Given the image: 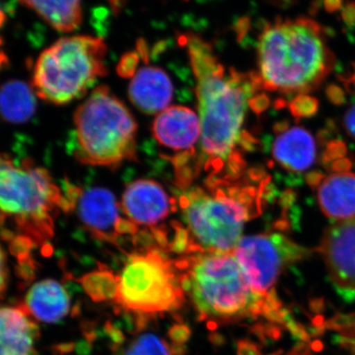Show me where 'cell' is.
Here are the masks:
<instances>
[{"instance_id": "cell-1", "label": "cell", "mask_w": 355, "mask_h": 355, "mask_svg": "<svg viewBox=\"0 0 355 355\" xmlns=\"http://www.w3.org/2000/svg\"><path fill=\"white\" fill-rule=\"evenodd\" d=\"M183 41L196 78L202 130L198 171L207 172V179L235 181L246 165L243 153L253 144L243 128L260 79L256 72L226 69L211 44L196 35L187 34Z\"/></svg>"}, {"instance_id": "cell-2", "label": "cell", "mask_w": 355, "mask_h": 355, "mask_svg": "<svg viewBox=\"0 0 355 355\" xmlns=\"http://www.w3.org/2000/svg\"><path fill=\"white\" fill-rule=\"evenodd\" d=\"M335 64L326 33L309 18L268 23L258 44V76L261 88L284 95L315 90Z\"/></svg>"}, {"instance_id": "cell-3", "label": "cell", "mask_w": 355, "mask_h": 355, "mask_svg": "<svg viewBox=\"0 0 355 355\" xmlns=\"http://www.w3.org/2000/svg\"><path fill=\"white\" fill-rule=\"evenodd\" d=\"M263 183L245 178L235 181L205 179L202 186L184 189L179 198L186 252L230 254L242 238L245 223L261 214Z\"/></svg>"}, {"instance_id": "cell-4", "label": "cell", "mask_w": 355, "mask_h": 355, "mask_svg": "<svg viewBox=\"0 0 355 355\" xmlns=\"http://www.w3.org/2000/svg\"><path fill=\"white\" fill-rule=\"evenodd\" d=\"M60 209L67 211V200L46 169L0 153V227L18 248L51 239Z\"/></svg>"}, {"instance_id": "cell-5", "label": "cell", "mask_w": 355, "mask_h": 355, "mask_svg": "<svg viewBox=\"0 0 355 355\" xmlns=\"http://www.w3.org/2000/svg\"><path fill=\"white\" fill-rule=\"evenodd\" d=\"M176 263L200 321L228 323L260 312L261 296L232 253L191 254Z\"/></svg>"}, {"instance_id": "cell-6", "label": "cell", "mask_w": 355, "mask_h": 355, "mask_svg": "<svg viewBox=\"0 0 355 355\" xmlns=\"http://www.w3.org/2000/svg\"><path fill=\"white\" fill-rule=\"evenodd\" d=\"M74 157L89 166L114 169L137 157V123L107 86L94 89L74 114Z\"/></svg>"}, {"instance_id": "cell-7", "label": "cell", "mask_w": 355, "mask_h": 355, "mask_svg": "<svg viewBox=\"0 0 355 355\" xmlns=\"http://www.w3.org/2000/svg\"><path fill=\"white\" fill-rule=\"evenodd\" d=\"M107 46L102 39L73 36L55 42L40 55L33 74L34 91L44 101L64 105L79 99L106 76Z\"/></svg>"}, {"instance_id": "cell-8", "label": "cell", "mask_w": 355, "mask_h": 355, "mask_svg": "<svg viewBox=\"0 0 355 355\" xmlns=\"http://www.w3.org/2000/svg\"><path fill=\"white\" fill-rule=\"evenodd\" d=\"M186 300L176 261L158 250L128 257L120 277L116 302L137 316H155L180 309Z\"/></svg>"}, {"instance_id": "cell-9", "label": "cell", "mask_w": 355, "mask_h": 355, "mask_svg": "<svg viewBox=\"0 0 355 355\" xmlns=\"http://www.w3.org/2000/svg\"><path fill=\"white\" fill-rule=\"evenodd\" d=\"M232 254L254 293L263 297L282 272L305 259L309 250L279 233H266L242 237Z\"/></svg>"}, {"instance_id": "cell-10", "label": "cell", "mask_w": 355, "mask_h": 355, "mask_svg": "<svg viewBox=\"0 0 355 355\" xmlns=\"http://www.w3.org/2000/svg\"><path fill=\"white\" fill-rule=\"evenodd\" d=\"M153 132L159 144L179 153L173 160L176 183L195 179L198 174L193 160L202 135L198 114L188 107L170 106L156 116Z\"/></svg>"}, {"instance_id": "cell-11", "label": "cell", "mask_w": 355, "mask_h": 355, "mask_svg": "<svg viewBox=\"0 0 355 355\" xmlns=\"http://www.w3.org/2000/svg\"><path fill=\"white\" fill-rule=\"evenodd\" d=\"M67 212L76 210L81 223L102 241L118 244L123 235H135L137 225L121 216V207L112 191L103 188L87 190L71 187L65 191Z\"/></svg>"}, {"instance_id": "cell-12", "label": "cell", "mask_w": 355, "mask_h": 355, "mask_svg": "<svg viewBox=\"0 0 355 355\" xmlns=\"http://www.w3.org/2000/svg\"><path fill=\"white\" fill-rule=\"evenodd\" d=\"M321 251L336 291L355 297V218L331 224L324 231Z\"/></svg>"}, {"instance_id": "cell-13", "label": "cell", "mask_w": 355, "mask_h": 355, "mask_svg": "<svg viewBox=\"0 0 355 355\" xmlns=\"http://www.w3.org/2000/svg\"><path fill=\"white\" fill-rule=\"evenodd\" d=\"M121 210L132 223L155 229L175 209V202L162 186L153 180L128 184L121 198Z\"/></svg>"}, {"instance_id": "cell-14", "label": "cell", "mask_w": 355, "mask_h": 355, "mask_svg": "<svg viewBox=\"0 0 355 355\" xmlns=\"http://www.w3.org/2000/svg\"><path fill=\"white\" fill-rule=\"evenodd\" d=\"M173 95L171 78L156 67H144L135 71L128 86L130 101L146 114H159L169 108Z\"/></svg>"}, {"instance_id": "cell-15", "label": "cell", "mask_w": 355, "mask_h": 355, "mask_svg": "<svg viewBox=\"0 0 355 355\" xmlns=\"http://www.w3.org/2000/svg\"><path fill=\"white\" fill-rule=\"evenodd\" d=\"M39 331L25 307L0 306V355H36Z\"/></svg>"}, {"instance_id": "cell-16", "label": "cell", "mask_w": 355, "mask_h": 355, "mask_svg": "<svg viewBox=\"0 0 355 355\" xmlns=\"http://www.w3.org/2000/svg\"><path fill=\"white\" fill-rule=\"evenodd\" d=\"M316 154V140L304 128H286L273 142V158L289 171L300 173L310 169Z\"/></svg>"}, {"instance_id": "cell-17", "label": "cell", "mask_w": 355, "mask_h": 355, "mask_svg": "<svg viewBox=\"0 0 355 355\" xmlns=\"http://www.w3.org/2000/svg\"><path fill=\"white\" fill-rule=\"evenodd\" d=\"M318 202L324 216L334 220L355 218V174L336 173L324 178L317 190Z\"/></svg>"}, {"instance_id": "cell-18", "label": "cell", "mask_w": 355, "mask_h": 355, "mask_svg": "<svg viewBox=\"0 0 355 355\" xmlns=\"http://www.w3.org/2000/svg\"><path fill=\"white\" fill-rule=\"evenodd\" d=\"M24 307L39 321L58 323L69 314L71 305L62 284L55 279H44L29 289Z\"/></svg>"}, {"instance_id": "cell-19", "label": "cell", "mask_w": 355, "mask_h": 355, "mask_svg": "<svg viewBox=\"0 0 355 355\" xmlns=\"http://www.w3.org/2000/svg\"><path fill=\"white\" fill-rule=\"evenodd\" d=\"M41 16L53 29L71 32L83 22L81 0H19Z\"/></svg>"}, {"instance_id": "cell-20", "label": "cell", "mask_w": 355, "mask_h": 355, "mask_svg": "<svg viewBox=\"0 0 355 355\" xmlns=\"http://www.w3.org/2000/svg\"><path fill=\"white\" fill-rule=\"evenodd\" d=\"M36 111L34 92L19 80L9 81L0 88V113L14 123L29 121Z\"/></svg>"}, {"instance_id": "cell-21", "label": "cell", "mask_w": 355, "mask_h": 355, "mask_svg": "<svg viewBox=\"0 0 355 355\" xmlns=\"http://www.w3.org/2000/svg\"><path fill=\"white\" fill-rule=\"evenodd\" d=\"M86 293L94 301L116 300L119 277L108 270H95L80 279Z\"/></svg>"}, {"instance_id": "cell-22", "label": "cell", "mask_w": 355, "mask_h": 355, "mask_svg": "<svg viewBox=\"0 0 355 355\" xmlns=\"http://www.w3.org/2000/svg\"><path fill=\"white\" fill-rule=\"evenodd\" d=\"M121 355H180L176 347L155 334L144 333L133 338Z\"/></svg>"}, {"instance_id": "cell-23", "label": "cell", "mask_w": 355, "mask_h": 355, "mask_svg": "<svg viewBox=\"0 0 355 355\" xmlns=\"http://www.w3.org/2000/svg\"><path fill=\"white\" fill-rule=\"evenodd\" d=\"M8 282V266L6 252L0 246V296L4 293Z\"/></svg>"}, {"instance_id": "cell-24", "label": "cell", "mask_w": 355, "mask_h": 355, "mask_svg": "<svg viewBox=\"0 0 355 355\" xmlns=\"http://www.w3.org/2000/svg\"><path fill=\"white\" fill-rule=\"evenodd\" d=\"M343 125L350 137L355 139V105L345 114Z\"/></svg>"}, {"instance_id": "cell-25", "label": "cell", "mask_w": 355, "mask_h": 355, "mask_svg": "<svg viewBox=\"0 0 355 355\" xmlns=\"http://www.w3.org/2000/svg\"><path fill=\"white\" fill-rule=\"evenodd\" d=\"M4 21H6V16H4L3 12L0 10V28H1L2 25H3Z\"/></svg>"}]
</instances>
